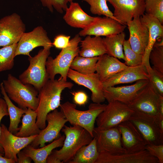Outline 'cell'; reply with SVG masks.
<instances>
[{
  "mask_svg": "<svg viewBox=\"0 0 163 163\" xmlns=\"http://www.w3.org/2000/svg\"><path fill=\"white\" fill-rule=\"evenodd\" d=\"M73 85L72 82L60 78L49 79L38 91L39 104L35 111L37 114L36 123L40 129L46 126L47 115L60 106L62 91L66 88L71 89Z\"/></svg>",
  "mask_w": 163,
  "mask_h": 163,
  "instance_id": "cell-1",
  "label": "cell"
},
{
  "mask_svg": "<svg viewBox=\"0 0 163 163\" xmlns=\"http://www.w3.org/2000/svg\"><path fill=\"white\" fill-rule=\"evenodd\" d=\"M65 139L62 148L51 153L63 163H68L82 146L88 144L93 137L86 129L78 125H65L61 130Z\"/></svg>",
  "mask_w": 163,
  "mask_h": 163,
  "instance_id": "cell-2",
  "label": "cell"
},
{
  "mask_svg": "<svg viewBox=\"0 0 163 163\" xmlns=\"http://www.w3.org/2000/svg\"><path fill=\"white\" fill-rule=\"evenodd\" d=\"M2 82L9 98L20 108L36 110L39 101V92L34 86L23 83L10 74L8 75L7 79L3 80Z\"/></svg>",
  "mask_w": 163,
  "mask_h": 163,
  "instance_id": "cell-3",
  "label": "cell"
},
{
  "mask_svg": "<svg viewBox=\"0 0 163 163\" xmlns=\"http://www.w3.org/2000/svg\"><path fill=\"white\" fill-rule=\"evenodd\" d=\"M107 104L93 103L88 109L80 110L76 109V105L69 101L61 104L60 111L67 121L72 125H78L87 130L94 137L93 131L96 119L105 108Z\"/></svg>",
  "mask_w": 163,
  "mask_h": 163,
  "instance_id": "cell-4",
  "label": "cell"
},
{
  "mask_svg": "<svg viewBox=\"0 0 163 163\" xmlns=\"http://www.w3.org/2000/svg\"><path fill=\"white\" fill-rule=\"evenodd\" d=\"M81 40L78 34L76 35L70 40L68 46L62 49L55 58L49 56L48 57L46 67L49 79H54L56 75L59 74V78L64 81H67L71 65L75 58L79 55L78 44Z\"/></svg>",
  "mask_w": 163,
  "mask_h": 163,
  "instance_id": "cell-5",
  "label": "cell"
},
{
  "mask_svg": "<svg viewBox=\"0 0 163 163\" xmlns=\"http://www.w3.org/2000/svg\"><path fill=\"white\" fill-rule=\"evenodd\" d=\"M50 48H43L34 56H29V65L19 76V79L22 82L32 85L38 91L46 83L49 79L46 62L50 53Z\"/></svg>",
  "mask_w": 163,
  "mask_h": 163,
  "instance_id": "cell-6",
  "label": "cell"
},
{
  "mask_svg": "<svg viewBox=\"0 0 163 163\" xmlns=\"http://www.w3.org/2000/svg\"><path fill=\"white\" fill-rule=\"evenodd\" d=\"M154 116L134 110L129 120L136 126L147 145L163 144V131L160 128L158 119Z\"/></svg>",
  "mask_w": 163,
  "mask_h": 163,
  "instance_id": "cell-7",
  "label": "cell"
},
{
  "mask_svg": "<svg viewBox=\"0 0 163 163\" xmlns=\"http://www.w3.org/2000/svg\"><path fill=\"white\" fill-rule=\"evenodd\" d=\"M108 103L96 119L97 127L99 129L115 127L124 121L129 120L134 111L128 105L118 101Z\"/></svg>",
  "mask_w": 163,
  "mask_h": 163,
  "instance_id": "cell-8",
  "label": "cell"
},
{
  "mask_svg": "<svg viewBox=\"0 0 163 163\" xmlns=\"http://www.w3.org/2000/svg\"><path fill=\"white\" fill-rule=\"evenodd\" d=\"M46 121L47 125L41 129L30 145L37 148L42 147L47 142H50L61 136L60 131L68 122L65 116L57 109L49 113L46 115Z\"/></svg>",
  "mask_w": 163,
  "mask_h": 163,
  "instance_id": "cell-9",
  "label": "cell"
},
{
  "mask_svg": "<svg viewBox=\"0 0 163 163\" xmlns=\"http://www.w3.org/2000/svg\"><path fill=\"white\" fill-rule=\"evenodd\" d=\"M26 26L21 16L16 13L0 19V47L18 43L25 32Z\"/></svg>",
  "mask_w": 163,
  "mask_h": 163,
  "instance_id": "cell-10",
  "label": "cell"
},
{
  "mask_svg": "<svg viewBox=\"0 0 163 163\" xmlns=\"http://www.w3.org/2000/svg\"><path fill=\"white\" fill-rule=\"evenodd\" d=\"M149 80L128 105L134 110L154 116H160L159 105L160 96Z\"/></svg>",
  "mask_w": 163,
  "mask_h": 163,
  "instance_id": "cell-11",
  "label": "cell"
},
{
  "mask_svg": "<svg viewBox=\"0 0 163 163\" xmlns=\"http://www.w3.org/2000/svg\"><path fill=\"white\" fill-rule=\"evenodd\" d=\"M93 135L96 140L99 153L114 155L125 152L121 145V134L117 126L104 130L94 127Z\"/></svg>",
  "mask_w": 163,
  "mask_h": 163,
  "instance_id": "cell-12",
  "label": "cell"
},
{
  "mask_svg": "<svg viewBox=\"0 0 163 163\" xmlns=\"http://www.w3.org/2000/svg\"><path fill=\"white\" fill-rule=\"evenodd\" d=\"M53 46L46 30L42 26H38L32 31L23 34L17 43L15 56H30V53L35 48L39 46L51 48Z\"/></svg>",
  "mask_w": 163,
  "mask_h": 163,
  "instance_id": "cell-13",
  "label": "cell"
},
{
  "mask_svg": "<svg viewBox=\"0 0 163 163\" xmlns=\"http://www.w3.org/2000/svg\"><path fill=\"white\" fill-rule=\"evenodd\" d=\"M145 0H107L114 9L115 18L126 25L136 17L145 13Z\"/></svg>",
  "mask_w": 163,
  "mask_h": 163,
  "instance_id": "cell-14",
  "label": "cell"
},
{
  "mask_svg": "<svg viewBox=\"0 0 163 163\" xmlns=\"http://www.w3.org/2000/svg\"><path fill=\"white\" fill-rule=\"evenodd\" d=\"M0 144L4 151V157L17 163L18 153L30 144L37 135L27 137H20L9 131L4 124L1 126Z\"/></svg>",
  "mask_w": 163,
  "mask_h": 163,
  "instance_id": "cell-15",
  "label": "cell"
},
{
  "mask_svg": "<svg viewBox=\"0 0 163 163\" xmlns=\"http://www.w3.org/2000/svg\"><path fill=\"white\" fill-rule=\"evenodd\" d=\"M126 27V25L110 18L97 17L91 24L82 29L78 34L83 37L90 35L106 37L122 32Z\"/></svg>",
  "mask_w": 163,
  "mask_h": 163,
  "instance_id": "cell-16",
  "label": "cell"
},
{
  "mask_svg": "<svg viewBox=\"0 0 163 163\" xmlns=\"http://www.w3.org/2000/svg\"><path fill=\"white\" fill-rule=\"evenodd\" d=\"M117 127L121 134L122 145L125 152H136L145 150L147 143L134 124L129 120Z\"/></svg>",
  "mask_w": 163,
  "mask_h": 163,
  "instance_id": "cell-17",
  "label": "cell"
},
{
  "mask_svg": "<svg viewBox=\"0 0 163 163\" xmlns=\"http://www.w3.org/2000/svg\"><path fill=\"white\" fill-rule=\"evenodd\" d=\"M67 78L90 90L91 92V99L93 103H101L105 101L102 83L96 73L84 75L70 68Z\"/></svg>",
  "mask_w": 163,
  "mask_h": 163,
  "instance_id": "cell-18",
  "label": "cell"
},
{
  "mask_svg": "<svg viewBox=\"0 0 163 163\" xmlns=\"http://www.w3.org/2000/svg\"><path fill=\"white\" fill-rule=\"evenodd\" d=\"M149 82L148 80H141L129 85L104 88L105 100L108 103L117 101L128 105Z\"/></svg>",
  "mask_w": 163,
  "mask_h": 163,
  "instance_id": "cell-19",
  "label": "cell"
},
{
  "mask_svg": "<svg viewBox=\"0 0 163 163\" xmlns=\"http://www.w3.org/2000/svg\"><path fill=\"white\" fill-rule=\"evenodd\" d=\"M95 163H159L157 158L146 150L136 152H125L118 155L99 153Z\"/></svg>",
  "mask_w": 163,
  "mask_h": 163,
  "instance_id": "cell-20",
  "label": "cell"
},
{
  "mask_svg": "<svg viewBox=\"0 0 163 163\" xmlns=\"http://www.w3.org/2000/svg\"><path fill=\"white\" fill-rule=\"evenodd\" d=\"M140 18H133L126 25L129 33L128 40L131 48L136 53L143 55L147 45L149 33L148 28Z\"/></svg>",
  "mask_w": 163,
  "mask_h": 163,
  "instance_id": "cell-21",
  "label": "cell"
},
{
  "mask_svg": "<svg viewBox=\"0 0 163 163\" xmlns=\"http://www.w3.org/2000/svg\"><path fill=\"white\" fill-rule=\"evenodd\" d=\"M140 18L147 26L149 33L148 43L143 55L142 62L147 69L151 66L149 56L155 43L163 39V26L157 18L145 13Z\"/></svg>",
  "mask_w": 163,
  "mask_h": 163,
  "instance_id": "cell-22",
  "label": "cell"
},
{
  "mask_svg": "<svg viewBox=\"0 0 163 163\" xmlns=\"http://www.w3.org/2000/svg\"><path fill=\"white\" fill-rule=\"evenodd\" d=\"M141 80H149L145 66L142 64L127 68L113 75L102 82L104 88L121 84L132 83Z\"/></svg>",
  "mask_w": 163,
  "mask_h": 163,
  "instance_id": "cell-23",
  "label": "cell"
},
{
  "mask_svg": "<svg viewBox=\"0 0 163 163\" xmlns=\"http://www.w3.org/2000/svg\"><path fill=\"white\" fill-rule=\"evenodd\" d=\"M128 67L117 58L105 54L99 56L96 72L102 83Z\"/></svg>",
  "mask_w": 163,
  "mask_h": 163,
  "instance_id": "cell-24",
  "label": "cell"
},
{
  "mask_svg": "<svg viewBox=\"0 0 163 163\" xmlns=\"http://www.w3.org/2000/svg\"><path fill=\"white\" fill-rule=\"evenodd\" d=\"M66 8L63 19L71 27L84 29L91 24L97 17L90 16L82 9L78 3L71 2Z\"/></svg>",
  "mask_w": 163,
  "mask_h": 163,
  "instance_id": "cell-25",
  "label": "cell"
},
{
  "mask_svg": "<svg viewBox=\"0 0 163 163\" xmlns=\"http://www.w3.org/2000/svg\"><path fill=\"white\" fill-rule=\"evenodd\" d=\"M65 136H61L50 144L40 148H35L28 145L22 150L30 157L35 163H46L48 156L55 149L62 147L65 139Z\"/></svg>",
  "mask_w": 163,
  "mask_h": 163,
  "instance_id": "cell-26",
  "label": "cell"
},
{
  "mask_svg": "<svg viewBox=\"0 0 163 163\" xmlns=\"http://www.w3.org/2000/svg\"><path fill=\"white\" fill-rule=\"evenodd\" d=\"M79 55L86 57L99 56L107 54L103 38L100 36L88 35L80 42Z\"/></svg>",
  "mask_w": 163,
  "mask_h": 163,
  "instance_id": "cell-27",
  "label": "cell"
},
{
  "mask_svg": "<svg viewBox=\"0 0 163 163\" xmlns=\"http://www.w3.org/2000/svg\"><path fill=\"white\" fill-rule=\"evenodd\" d=\"M0 87L1 92L7 104L10 117V124L8 129L10 132L15 134L19 129L18 126L21 117L25 113L27 109L18 107L13 104L5 91L2 82L0 84Z\"/></svg>",
  "mask_w": 163,
  "mask_h": 163,
  "instance_id": "cell-28",
  "label": "cell"
},
{
  "mask_svg": "<svg viewBox=\"0 0 163 163\" xmlns=\"http://www.w3.org/2000/svg\"><path fill=\"white\" fill-rule=\"evenodd\" d=\"M37 117L35 110L27 108L23 115L21 125L14 135L20 137H27L39 134L41 129L36 123Z\"/></svg>",
  "mask_w": 163,
  "mask_h": 163,
  "instance_id": "cell-29",
  "label": "cell"
},
{
  "mask_svg": "<svg viewBox=\"0 0 163 163\" xmlns=\"http://www.w3.org/2000/svg\"><path fill=\"white\" fill-rule=\"evenodd\" d=\"M125 37L126 34L123 32L119 34L103 38L107 54L117 59L125 60L123 44Z\"/></svg>",
  "mask_w": 163,
  "mask_h": 163,
  "instance_id": "cell-30",
  "label": "cell"
},
{
  "mask_svg": "<svg viewBox=\"0 0 163 163\" xmlns=\"http://www.w3.org/2000/svg\"><path fill=\"white\" fill-rule=\"evenodd\" d=\"M99 154L96 140L94 137L88 144L81 147L68 163H95Z\"/></svg>",
  "mask_w": 163,
  "mask_h": 163,
  "instance_id": "cell-31",
  "label": "cell"
},
{
  "mask_svg": "<svg viewBox=\"0 0 163 163\" xmlns=\"http://www.w3.org/2000/svg\"><path fill=\"white\" fill-rule=\"evenodd\" d=\"M99 56L86 57L79 55L73 60L70 68L84 75H88L96 72L97 62Z\"/></svg>",
  "mask_w": 163,
  "mask_h": 163,
  "instance_id": "cell-32",
  "label": "cell"
},
{
  "mask_svg": "<svg viewBox=\"0 0 163 163\" xmlns=\"http://www.w3.org/2000/svg\"><path fill=\"white\" fill-rule=\"evenodd\" d=\"M17 45V43H15L0 48V72L13 68Z\"/></svg>",
  "mask_w": 163,
  "mask_h": 163,
  "instance_id": "cell-33",
  "label": "cell"
},
{
  "mask_svg": "<svg viewBox=\"0 0 163 163\" xmlns=\"http://www.w3.org/2000/svg\"><path fill=\"white\" fill-rule=\"evenodd\" d=\"M157 41L150 53L149 59L152 67L163 74V40Z\"/></svg>",
  "mask_w": 163,
  "mask_h": 163,
  "instance_id": "cell-34",
  "label": "cell"
},
{
  "mask_svg": "<svg viewBox=\"0 0 163 163\" xmlns=\"http://www.w3.org/2000/svg\"><path fill=\"white\" fill-rule=\"evenodd\" d=\"M82 0L86 2L90 5V11L92 14L99 16L102 15L118 21L114 17L113 13L109 9L107 4V0Z\"/></svg>",
  "mask_w": 163,
  "mask_h": 163,
  "instance_id": "cell-35",
  "label": "cell"
},
{
  "mask_svg": "<svg viewBox=\"0 0 163 163\" xmlns=\"http://www.w3.org/2000/svg\"><path fill=\"white\" fill-rule=\"evenodd\" d=\"M124 63L128 66H135L142 64L143 55L138 54L131 48L128 40H125L123 44Z\"/></svg>",
  "mask_w": 163,
  "mask_h": 163,
  "instance_id": "cell-36",
  "label": "cell"
},
{
  "mask_svg": "<svg viewBox=\"0 0 163 163\" xmlns=\"http://www.w3.org/2000/svg\"><path fill=\"white\" fill-rule=\"evenodd\" d=\"M145 13L157 18L163 24V0H145Z\"/></svg>",
  "mask_w": 163,
  "mask_h": 163,
  "instance_id": "cell-37",
  "label": "cell"
},
{
  "mask_svg": "<svg viewBox=\"0 0 163 163\" xmlns=\"http://www.w3.org/2000/svg\"><path fill=\"white\" fill-rule=\"evenodd\" d=\"M149 80L156 92L163 96V74L150 66L146 69Z\"/></svg>",
  "mask_w": 163,
  "mask_h": 163,
  "instance_id": "cell-38",
  "label": "cell"
},
{
  "mask_svg": "<svg viewBox=\"0 0 163 163\" xmlns=\"http://www.w3.org/2000/svg\"><path fill=\"white\" fill-rule=\"evenodd\" d=\"M42 5L48 9L52 13L54 9L57 12L62 14L68 7L69 3L73 0H39Z\"/></svg>",
  "mask_w": 163,
  "mask_h": 163,
  "instance_id": "cell-39",
  "label": "cell"
},
{
  "mask_svg": "<svg viewBox=\"0 0 163 163\" xmlns=\"http://www.w3.org/2000/svg\"><path fill=\"white\" fill-rule=\"evenodd\" d=\"M145 149L158 159L159 163H163V144L147 145Z\"/></svg>",
  "mask_w": 163,
  "mask_h": 163,
  "instance_id": "cell-40",
  "label": "cell"
},
{
  "mask_svg": "<svg viewBox=\"0 0 163 163\" xmlns=\"http://www.w3.org/2000/svg\"><path fill=\"white\" fill-rule=\"evenodd\" d=\"M70 36L63 34L57 35L52 43L53 46L56 48L62 49L66 48L69 45Z\"/></svg>",
  "mask_w": 163,
  "mask_h": 163,
  "instance_id": "cell-41",
  "label": "cell"
},
{
  "mask_svg": "<svg viewBox=\"0 0 163 163\" xmlns=\"http://www.w3.org/2000/svg\"><path fill=\"white\" fill-rule=\"evenodd\" d=\"M73 96L75 103L80 106L84 105L88 101V97L87 94L82 91H73L71 92Z\"/></svg>",
  "mask_w": 163,
  "mask_h": 163,
  "instance_id": "cell-42",
  "label": "cell"
},
{
  "mask_svg": "<svg viewBox=\"0 0 163 163\" xmlns=\"http://www.w3.org/2000/svg\"><path fill=\"white\" fill-rule=\"evenodd\" d=\"M9 114L8 111L7 104L4 99L0 98V136L1 134L0 122L2 118ZM4 151L0 144V154L4 156Z\"/></svg>",
  "mask_w": 163,
  "mask_h": 163,
  "instance_id": "cell-43",
  "label": "cell"
},
{
  "mask_svg": "<svg viewBox=\"0 0 163 163\" xmlns=\"http://www.w3.org/2000/svg\"><path fill=\"white\" fill-rule=\"evenodd\" d=\"M17 163H30L32 161V159L26 155L22 150L20 151L17 155Z\"/></svg>",
  "mask_w": 163,
  "mask_h": 163,
  "instance_id": "cell-44",
  "label": "cell"
},
{
  "mask_svg": "<svg viewBox=\"0 0 163 163\" xmlns=\"http://www.w3.org/2000/svg\"><path fill=\"white\" fill-rule=\"evenodd\" d=\"M47 163H63V162L55 157L51 153L48 156L46 159Z\"/></svg>",
  "mask_w": 163,
  "mask_h": 163,
  "instance_id": "cell-45",
  "label": "cell"
},
{
  "mask_svg": "<svg viewBox=\"0 0 163 163\" xmlns=\"http://www.w3.org/2000/svg\"><path fill=\"white\" fill-rule=\"evenodd\" d=\"M0 154V163H15V161L13 160L6 158Z\"/></svg>",
  "mask_w": 163,
  "mask_h": 163,
  "instance_id": "cell-46",
  "label": "cell"
},
{
  "mask_svg": "<svg viewBox=\"0 0 163 163\" xmlns=\"http://www.w3.org/2000/svg\"><path fill=\"white\" fill-rule=\"evenodd\" d=\"M159 108L160 115L161 117H163V96H160Z\"/></svg>",
  "mask_w": 163,
  "mask_h": 163,
  "instance_id": "cell-47",
  "label": "cell"
},
{
  "mask_svg": "<svg viewBox=\"0 0 163 163\" xmlns=\"http://www.w3.org/2000/svg\"><path fill=\"white\" fill-rule=\"evenodd\" d=\"M1 97V94H0V97Z\"/></svg>",
  "mask_w": 163,
  "mask_h": 163,
  "instance_id": "cell-48",
  "label": "cell"
}]
</instances>
